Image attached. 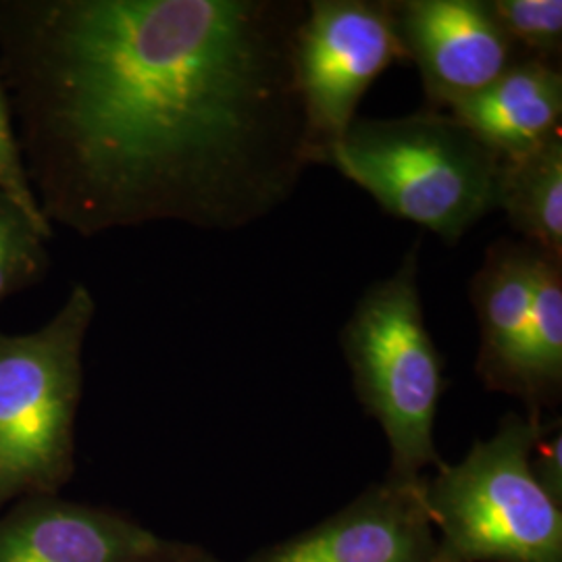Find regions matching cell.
<instances>
[{
    "label": "cell",
    "instance_id": "cell-18",
    "mask_svg": "<svg viewBox=\"0 0 562 562\" xmlns=\"http://www.w3.org/2000/svg\"><path fill=\"white\" fill-rule=\"evenodd\" d=\"M186 562H222L220 559H215L211 552H206L204 548H199V546H194L192 548V552H190V557H188V561Z\"/></svg>",
    "mask_w": 562,
    "mask_h": 562
},
{
    "label": "cell",
    "instance_id": "cell-14",
    "mask_svg": "<svg viewBox=\"0 0 562 562\" xmlns=\"http://www.w3.org/2000/svg\"><path fill=\"white\" fill-rule=\"evenodd\" d=\"M53 227L30 217L0 190V302L44 280Z\"/></svg>",
    "mask_w": 562,
    "mask_h": 562
},
{
    "label": "cell",
    "instance_id": "cell-9",
    "mask_svg": "<svg viewBox=\"0 0 562 562\" xmlns=\"http://www.w3.org/2000/svg\"><path fill=\"white\" fill-rule=\"evenodd\" d=\"M192 548L59 496L25 498L0 515V562H186Z\"/></svg>",
    "mask_w": 562,
    "mask_h": 562
},
{
    "label": "cell",
    "instance_id": "cell-5",
    "mask_svg": "<svg viewBox=\"0 0 562 562\" xmlns=\"http://www.w3.org/2000/svg\"><path fill=\"white\" fill-rule=\"evenodd\" d=\"M543 423L506 415L492 438L422 487L423 504L450 562H562V506L531 473Z\"/></svg>",
    "mask_w": 562,
    "mask_h": 562
},
{
    "label": "cell",
    "instance_id": "cell-1",
    "mask_svg": "<svg viewBox=\"0 0 562 562\" xmlns=\"http://www.w3.org/2000/svg\"><path fill=\"white\" fill-rule=\"evenodd\" d=\"M301 0H0V81L44 220L232 232L311 167Z\"/></svg>",
    "mask_w": 562,
    "mask_h": 562
},
{
    "label": "cell",
    "instance_id": "cell-11",
    "mask_svg": "<svg viewBox=\"0 0 562 562\" xmlns=\"http://www.w3.org/2000/svg\"><path fill=\"white\" fill-rule=\"evenodd\" d=\"M448 113L501 159L531 153L562 134L561 63L522 57Z\"/></svg>",
    "mask_w": 562,
    "mask_h": 562
},
{
    "label": "cell",
    "instance_id": "cell-2",
    "mask_svg": "<svg viewBox=\"0 0 562 562\" xmlns=\"http://www.w3.org/2000/svg\"><path fill=\"white\" fill-rule=\"evenodd\" d=\"M419 271L417 240L392 276L367 288L340 331L355 394L390 448L383 480L408 487L443 464L436 448L443 359L425 323Z\"/></svg>",
    "mask_w": 562,
    "mask_h": 562
},
{
    "label": "cell",
    "instance_id": "cell-19",
    "mask_svg": "<svg viewBox=\"0 0 562 562\" xmlns=\"http://www.w3.org/2000/svg\"><path fill=\"white\" fill-rule=\"evenodd\" d=\"M443 559H446V557H443ZM443 562H450V561H448V559H446V561H443Z\"/></svg>",
    "mask_w": 562,
    "mask_h": 562
},
{
    "label": "cell",
    "instance_id": "cell-17",
    "mask_svg": "<svg viewBox=\"0 0 562 562\" xmlns=\"http://www.w3.org/2000/svg\"><path fill=\"white\" fill-rule=\"evenodd\" d=\"M531 473L543 492L562 506V434L561 422L543 425L531 450Z\"/></svg>",
    "mask_w": 562,
    "mask_h": 562
},
{
    "label": "cell",
    "instance_id": "cell-15",
    "mask_svg": "<svg viewBox=\"0 0 562 562\" xmlns=\"http://www.w3.org/2000/svg\"><path fill=\"white\" fill-rule=\"evenodd\" d=\"M487 7L522 57L561 63V0H487Z\"/></svg>",
    "mask_w": 562,
    "mask_h": 562
},
{
    "label": "cell",
    "instance_id": "cell-10",
    "mask_svg": "<svg viewBox=\"0 0 562 562\" xmlns=\"http://www.w3.org/2000/svg\"><path fill=\"white\" fill-rule=\"evenodd\" d=\"M536 257L538 248L527 241L496 240L469 283L480 323L477 378L485 390L513 398L519 385Z\"/></svg>",
    "mask_w": 562,
    "mask_h": 562
},
{
    "label": "cell",
    "instance_id": "cell-13",
    "mask_svg": "<svg viewBox=\"0 0 562 562\" xmlns=\"http://www.w3.org/2000/svg\"><path fill=\"white\" fill-rule=\"evenodd\" d=\"M515 398L533 422H542V411L557 408L562 398V261L542 250L536 257Z\"/></svg>",
    "mask_w": 562,
    "mask_h": 562
},
{
    "label": "cell",
    "instance_id": "cell-6",
    "mask_svg": "<svg viewBox=\"0 0 562 562\" xmlns=\"http://www.w3.org/2000/svg\"><path fill=\"white\" fill-rule=\"evenodd\" d=\"M406 53L394 0H311L294 42V83L311 165H325L367 90Z\"/></svg>",
    "mask_w": 562,
    "mask_h": 562
},
{
    "label": "cell",
    "instance_id": "cell-3",
    "mask_svg": "<svg viewBox=\"0 0 562 562\" xmlns=\"http://www.w3.org/2000/svg\"><path fill=\"white\" fill-rule=\"evenodd\" d=\"M503 159L448 111L357 117L329 150L346 180L387 215L417 223L454 246L496 209Z\"/></svg>",
    "mask_w": 562,
    "mask_h": 562
},
{
    "label": "cell",
    "instance_id": "cell-8",
    "mask_svg": "<svg viewBox=\"0 0 562 562\" xmlns=\"http://www.w3.org/2000/svg\"><path fill=\"white\" fill-rule=\"evenodd\" d=\"M422 487L373 483L325 521L246 562H443Z\"/></svg>",
    "mask_w": 562,
    "mask_h": 562
},
{
    "label": "cell",
    "instance_id": "cell-4",
    "mask_svg": "<svg viewBox=\"0 0 562 562\" xmlns=\"http://www.w3.org/2000/svg\"><path fill=\"white\" fill-rule=\"evenodd\" d=\"M97 313L78 283L32 334L0 331V515L20 501L59 496L76 471L83 344Z\"/></svg>",
    "mask_w": 562,
    "mask_h": 562
},
{
    "label": "cell",
    "instance_id": "cell-12",
    "mask_svg": "<svg viewBox=\"0 0 562 562\" xmlns=\"http://www.w3.org/2000/svg\"><path fill=\"white\" fill-rule=\"evenodd\" d=\"M496 209L522 241L562 261V134L521 157L503 159Z\"/></svg>",
    "mask_w": 562,
    "mask_h": 562
},
{
    "label": "cell",
    "instance_id": "cell-16",
    "mask_svg": "<svg viewBox=\"0 0 562 562\" xmlns=\"http://www.w3.org/2000/svg\"><path fill=\"white\" fill-rule=\"evenodd\" d=\"M0 190L18 202L30 217H34L36 222L44 223V225H50L44 220L41 206L34 196V190H32V183L27 180L15 121H13L11 104L7 99L2 81H0Z\"/></svg>",
    "mask_w": 562,
    "mask_h": 562
},
{
    "label": "cell",
    "instance_id": "cell-7",
    "mask_svg": "<svg viewBox=\"0 0 562 562\" xmlns=\"http://www.w3.org/2000/svg\"><path fill=\"white\" fill-rule=\"evenodd\" d=\"M394 18L427 109L450 111L522 59L487 0H394Z\"/></svg>",
    "mask_w": 562,
    "mask_h": 562
}]
</instances>
